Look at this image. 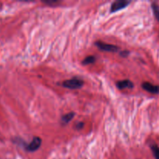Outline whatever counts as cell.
I'll return each instance as SVG.
<instances>
[{
    "instance_id": "7",
    "label": "cell",
    "mask_w": 159,
    "mask_h": 159,
    "mask_svg": "<svg viewBox=\"0 0 159 159\" xmlns=\"http://www.w3.org/2000/svg\"><path fill=\"white\" fill-rule=\"evenodd\" d=\"M74 116H75V113L72 112L65 114V115H64L61 117V123H62L63 124H67L68 123L70 122L73 119Z\"/></svg>"
},
{
    "instance_id": "3",
    "label": "cell",
    "mask_w": 159,
    "mask_h": 159,
    "mask_svg": "<svg viewBox=\"0 0 159 159\" xmlns=\"http://www.w3.org/2000/svg\"><path fill=\"white\" fill-rule=\"evenodd\" d=\"M96 45L99 47V49L102 50V51H104L116 52L119 49V47H116V45L103 43V42H101V41H97V42H96Z\"/></svg>"
},
{
    "instance_id": "12",
    "label": "cell",
    "mask_w": 159,
    "mask_h": 159,
    "mask_svg": "<svg viewBox=\"0 0 159 159\" xmlns=\"http://www.w3.org/2000/svg\"><path fill=\"white\" fill-rule=\"evenodd\" d=\"M128 54H129V52L127 51H126L121 52V55H123V57H127V55H128Z\"/></svg>"
},
{
    "instance_id": "9",
    "label": "cell",
    "mask_w": 159,
    "mask_h": 159,
    "mask_svg": "<svg viewBox=\"0 0 159 159\" xmlns=\"http://www.w3.org/2000/svg\"><path fill=\"white\" fill-rule=\"evenodd\" d=\"M151 7H152L153 12H154V15L159 21V5H158L157 3H152Z\"/></svg>"
},
{
    "instance_id": "2",
    "label": "cell",
    "mask_w": 159,
    "mask_h": 159,
    "mask_svg": "<svg viewBox=\"0 0 159 159\" xmlns=\"http://www.w3.org/2000/svg\"><path fill=\"white\" fill-rule=\"evenodd\" d=\"M130 3V1H126V0H117V1H115L111 5L110 13H114V12H116V11L124 9Z\"/></svg>"
},
{
    "instance_id": "10",
    "label": "cell",
    "mask_w": 159,
    "mask_h": 159,
    "mask_svg": "<svg viewBox=\"0 0 159 159\" xmlns=\"http://www.w3.org/2000/svg\"><path fill=\"white\" fill-rule=\"evenodd\" d=\"M95 61H96V58L94 56H88L83 60L82 64L83 65H89V64L95 62Z\"/></svg>"
},
{
    "instance_id": "6",
    "label": "cell",
    "mask_w": 159,
    "mask_h": 159,
    "mask_svg": "<svg viewBox=\"0 0 159 159\" xmlns=\"http://www.w3.org/2000/svg\"><path fill=\"white\" fill-rule=\"evenodd\" d=\"M116 86L120 89H124V88H132L133 87V83L130 80H123L116 82Z\"/></svg>"
},
{
    "instance_id": "4",
    "label": "cell",
    "mask_w": 159,
    "mask_h": 159,
    "mask_svg": "<svg viewBox=\"0 0 159 159\" xmlns=\"http://www.w3.org/2000/svg\"><path fill=\"white\" fill-rule=\"evenodd\" d=\"M41 142H42V140H41V139L39 137H34L32 141L30 142V144L26 147V150L31 151V152L37 150L41 147Z\"/></svg>"
},
{
    "instance_id": "8",
    "label": "cell",
    "mask_w": 159,
    "mask_h": 159,
    "mask_svg": "<svg viewBox=\"0 0 159 159\" xmlns=\"http://www.w3.org/2000/svg\"><path fill=\"white\" fill-rule=\"evenodd\" d=\"M150 149L152 150L153 155H154V157L155 158V159H159V147L155 144H151Z\"/></svg>"
},
{
    "instance_id": "11",
    "label": "cell",
    "mask_w": 159,
    "mask_h": 159,
    "mask_svg": "<svg viewBox=\"0 0 159 159\" xmlns=\"http://www.w3.org/2000/svg\"><path fill=\"white\" fill-rule=\"evenodd\" d=\"M83 126H84L83 123H78V124L76 125V127H77V129H81V128L83 127Z\"/></svg>"
},
{
    "instance_id": "5",
    "label": "cell",
    "mask_w": 159,
    "mask_h": 159,
    "mask_svg": "<svg viewBox=\"0 0 159 159\" xmlns=\"http://www.w3.org/2000/svg\"><path fill=\"white\" fill-rule=\"evenodd\" d=\"M142 88L147 92L152 93V94H158L159 93V86H154L149 82H144L142 84Z\"/></svg>"
},
{
    "instance_id": "1",
    "label": "cell",
    "mask_w": 159,
    "mask_h": 159,
    "mask_svg": "<svg viewBox=\"0 0 159 159\" xmlns=\"http://www.w3.org/2000/svg\"><path fill=\"white\" fill-rule=\"evenodd\" d=\"M84 85V82L78 78H72V79L66 80L62 83V86L65 88L70 89H78Z\"/></svg>"
}]
</instances>
